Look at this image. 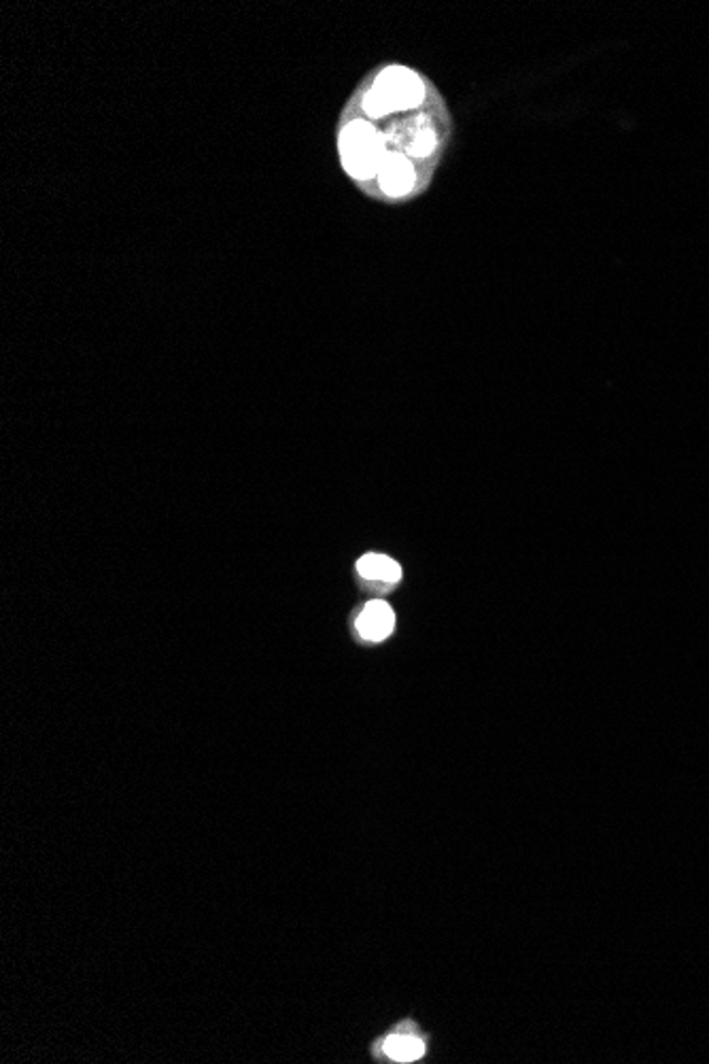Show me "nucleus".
Masks as SVG:
<instances>
[{"instance_id": "3", "label": "nucleus", "mask_w": 709, "mask_h": 1064, "mask_svg": "<svg viewBox=\"0 0 709 1064\" xmlns=\"http://www.w3.org/2000/svg\"><path fill=\"white\" fill-rule=\"evenodd\" d=\"M357 569L363 578L381 580L387 585H394L402 578L400 563H396L394 559L385 557V555H376V553H370V555H363L359 559Z\"/></svg>"}, {"instance_id": "2", "label": "nucleus", "mask_w": 709, "mask_h": 1064, "mask_svg": "<svg viewBox=\"0 0 709 1064\" xmlns=\"http://www.w3.org/2000/svg\"><path fill=\"white\" fill-rule=\"evenodd\" d=\"M354 625H357V631L365 640L381 642L387 636H391V631L396 627V614H394V610L389 608L387 602L376 600V602H370L365 608L361 610Z\"/></svg>"}, {"instance_id": "4", "label": "nucleus", "mask_w": 709, "mask_h": 1064, "mask_svg": "<svg viewBox=\"0 0 709 1064\" xmlns=\"http://www.w3.org/2000/svg\"><path fill=\"white\" fill-rule=\"evenodd\" d=\"M385 1054L396 1063H412L425 1054V1043L416 1035L398 1033L385 1039Z\"/></svg>"}, {"instance_id": "1", "label": "nucleus", "mask_w": 709, "mask_h": 1064, "mask_svg": "<svg viewBox=\"0 0 709 1064\" xmlns=\"http://www.w3.org/2000/svg\"><path fill=\"white\" fill-rule=\"evenodd\" d=\"M453 134V111L440 88L408 64L385 62L368 70L343 104L336 152L359 194L404 206L431 190Z\"/></svg>"}]
</instances>
